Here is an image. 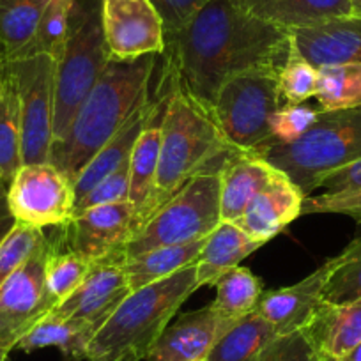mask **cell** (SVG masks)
<instances>
[{"label":"cell","instance_id":"49","mask_svg":"<svg viewBox=\"0 0 361 361\" xmlns=\"http://www.w3.org/2000/svg\"><path fill=\"white\" fill-rule=\"evenodd\" d=\"M199 361H207V360H199Z\"/></svg>","mask_w":361,"mask_h":361},{"label":"cell","instance_id":"39","mask_svg":"<svg viewBox=\"0 0 361 361\" xmlns=\"http://www.w3.org/2000/svg\"><path fill=\"white\" fill-rule=\"evenodd\" d=\"M124 200H130V161L99 180L94 188L75 204L73 213L89 209V207L124 202Z\"/></svg>","mask_w":361,"mask_h":361},{"label":"cell","instance_id":"14","mask_svg":"<svg viewBox=\"0 0 361 361\" xmlns=\"http://www.w3.org/2000/svg\"><path fill=\"white\" fill-rule=\"evenodd\" d=\"M130 294V282L123 262L106 257L92 262L82 286L51 308V312L59 317L85 322L98 331Z\"/></svg>","mask_w":361,"mask_h":361},{"label":"cell","instance_id":"27","mask_svg":"<svg viewBox=\"0 0 361 361\" xmlns=\"http://www.w3.org/2000/svg\"><path fill=\"white\" fill-rule=\"evenodd\" d=\"M279 336L271 322L257 310L231 326L209 350L207 361H257L262 350Z\"/></svg>","mask_w":361,"mask_h":361},{"label":"cell","instance_id":"1","mask_svg":"<svg viewBox=\"0 0 361 361\" xmlns=\"http://www.w3.org/2000/svg\"><path fill=\"white\" fill-rule=\"evenodd\" d=\"M290 30L255 18L231 0H209L185 27L165 34L169 82L211 110L218 90L241 73L282 68Z\"/></svg>","mask_w":361,"mask_h":361},{"label":"cell","instance_id":"35","mask_svg":"<svg viewBox=\"0 0 361 361\" xmlns=\"http://www.w3.org/2000/svg\"><path fill=\"white\" fill-rule=\"evenodd\" d=\"M47 238L44 231L15 224L11 232L0 243V287L30 259Z\"/></svg>","mask_w":361,"mask_h":361},{"label":"cell","instance_id":"41","mask_svg":"<svg viewBox=\"0 0 361 361\" xmlns=\"http://www.w3.org/2000/svg\"><path fill=\"white\" fill-rule=\"evenodd\" d=\"M158 11L165 34L185 27L209 0H149Z\"/></svg>","mask_w":361,"mask_h":361},{"label":"cell","instance_id":"12","mask_svg":"<svg viewBox=\"0 0 361 361\" xmlns=\"http://www.w3.org/2000/svg\"><path fill=\"white\" fill-rule=\"evenodd\" d=\"M54 235L59 246L83 257L90 264L123 250L135 231V207L130 200L89 207L73 213L71 220Z\"/></svg>","mask_w":361,"mask_h":361},{"label":"cell","instance_id":"34","mask_svg":"<svg viewBox=\"0 0 361 361\" xmlns=\"http://www.w3.org/2000/svg\"><path fill=\"white\" fill-rule=\"evenodd\" d=\"M317 68L300 55L290 41L289 54L279 73V90L287 105H301L315 96Z\"/></svg>","mask_w":361,"mask_h":361},{"label":"cell","instance_id":"19","mask_svg":"<svg viewBox=\"0 0 361 361\" xmlns=\"http://www.w3.org/2000/svg\"><path fill=\"white\" fill-rule=\"evenodd\" d=\"M276 169L252 151H238L220 170L221 221L238 224L253 199L273 179Z\"/></svg>","mask_w":361,"mask_h":361},{"label":"cell","instance_id":"48","mask_svg":"<svg viewBox=\"0 0 361 361\" xmlns=\"http://www.w3.org/2000/svg\"><path fill=\"white\" fill-rule=\"evenodd\" d=\"M8 356H9V350H6L0 347V361H8Z\"/></svg>","mask_w":361,"mask_h":361},{"label":"cell","instance_id":"2","mask_svg":"<svg viewBox=\"0 0 361 361\" xmlns=\"http://www.w3.org/2000/svg\"><path fill=\"white\" fill-rule=\"evenodd\" d=\"M159 55L110 59L76 110L68 133L51 145L50 163L71 183L126 121L151 99V82Z\"/></svg>","mask_w":361,"mask_h":361},{"label":"cell","instance_id":"31","mask_svg":"<svg viewBox=\"0 0 361 361\" xmlns=\"http://www.w3.org/2000/svg\"><path fill=\"white\" fill-rule=\"evenodd\" d=\"M315 99L319 109L345 110L361 106V66L340 64L317 68Z\"/></svg>","mask_w":361,"mask_h":361},{"label":"cell","instance_id":"32","mask_svg":"<svg viewBox=\"0 0 361 361\" xmlns=\"http://www.w3.org/2000/svg\"><path fill=\"white\" fill-rule=\"evenodd\" d=\"M50 241L51 250L47 260L44 279H47L48 294L55 305H59L82 286L92 264L69 250L61 248L54 235H50Z\"/></svg>","mask_w":361,"mask_h":361},{"label":"cell","instance_id":"17","mask_svg":"<svg viewBox=\"0 0 361 361\" xmlns=\"http://www.w3.org/2000/svg\"><path fill=\"white\" fill-rule=\"evenodd\" d=\"M290 41L315 68L361 66V16L347 15L290 30Z\"/></svg>","mask_w":361,"mask_h":361},{"label":"cell","instance_id":"36","mask_svg":"<svg viewBox=\"0 0 361 361\" xmlns=\"http://www.w3.org/2000/svg\"><path fill=\"white\" fill-rule=\"evenodd\" d=\"M340 257V266L324 290V300L329 303H345L361 298V238L350 241Z\"/></svg>","mask_w":361,"mask_h":361},{"label":"cell","instance_id":"28","mask_svg":"<svg viewBox=\"0 0 361 361\" xmlns=\"http://www.w3.org/2000/svg\"><path fill=\"white\" fill-rule=\"evenodd\" d=\"M48 4L50 0H0V44L8 61L25 54Z\"/></svg>","mask_w":361,"mask_h":361},{"label":"cell","instance_id":"37","mask_svg":"<svg viewBox=\"0 0 361 361\" xmlns=\"http://www.w3.org/2000/svg\"><path fill=\"white\" fill-rule=\"evenodd\" d=\"M321 109L301 103V105H287L283 103L271 119V138L267 142L273 144H290L298 140L301 135L310 130L317 119Z\"/></svg>","mask_w":361,"mask_h":361},{"label":"cell","instance_id":"10","mask_svg":"<svg viewBox=\"0 0 361 361\" xmlns=\"http://www.w3.org/2000/svg\"><path fill=\"white\" fill-rule=\"evenodd\" d=\"M6 200L16 224L39 231L68 224L76 202L73 183L51 163L20 166Z\"/></svg>","mask_w":361,"mask_h":361},{"label":"cell","instance_id":"18","mask_svg":"<svg viewBox=\"0 0 361 361\" xmlns=\"http://www.w3.org/2000/svg\"><path fill=\"white\" fill-rule=\"evenodd\" d=\"M305 193L276 169L273 179L250 202L235 225L255 241L266 245L301 216Z\"/></svg>","mask_w":361,"mask_h":361},{"label":"cell","instance_id":"21","mask_svg":"<svg viewBox=\"0 0 361 361\" xmlns=\"http://www.w3.org/2000/svg\"><path fill=\"white\" fill-rule=\"evenodd\" d=\"M308 335L324 361H340L361 342V298L345 303L324 301Z\"/></svg>","mask_w":361,"mask_h":361},{"label":"cell","instance_id":"25","mask_svg":"<svg viewBox=\"0 0 361 361\" xmlns=\"http://www.w3.org/2000/svg\"><path fill=\"white\" fill-rule=\"evenodd\" d=\"M206 239L207 238L185 243V245L161 246V248L149 250V252L123 260L131 293L163 279H169L185 267L193 266L200 257Z\"/></svg>","mask_w":361,"mask_h":361},{"label":"cell","instance_id":"3","mask_svg":"<svg viewBox=\"0 0 361 361\" xmlns=\"http://www.w3.org/2000/svg\"><path fill=\"white\" fill-rule=\"evenodd\" d=\"M234 152L238 149L225 140L213 112L185 89L169 83L158 173L145 221L190 179L199 173L221 170Z\"/></svg>","mask_w":361,"mask_h":361},{"label":"cell","instance_id":"15","mask_svg":"<svg viewBox=\"0 0 361 361\" xmlns=\"http://www.w3.org/2000/svg\"><path fill=\"white\" fill-rule=\"evenodd\" d=\"M342 257L336 255L294 286L267 290L262 294L255 310L273 324L279 336L310 328L315 315L324 303V290L329 279L340 266Z\"/></svg>","mask_w":361,"mask_h":361},{"label":"cell","instance_id":"43","mask_svg":"<svg viewBox=\"0 0 361 361\" xmlns=\"http://www.w3.org/2000/svg\"><path fill=\"white\" fill-rule=\"evenodd\" d=\"M15 218H13L11 211H9V206H8V200L0 199V243H2V239L6 238V235L11 232V228L15 227Z\"/></svg>","mask_w":361,"mask_h":361},{"label":"cell","instance_id":"44","mask_svg":"<svg viewBox=\"0 0 361 361\" xmlns=\"http://www.w3.org/2000/svg\"><path fill=\"white\" fill-rule=\"evenodd\" d=\"M6 66H8V59H6L4 50H2V44H0V92H2V87H4Z\"/></svg>","mask_w":361,"mask_h":361},{"label":"cell","instance_id":"23","mask_svg":"<svg viewBox=\"0 0 361 361\" xmlns=\"http://www.w3.org/2000/svg\"><path fill=\"white\" fill-rule=\"evenodd\" d=\"M255 18L294 30L350 15L349 0H231Z\"/></svg>","mask_w":361,"mask_h":361},{"label":"cell","instance_id":"38","mask_svg":"<svg viewBox=\"0 0 361 361\" xmlns=\"http://www.w3.org/2000/svg\"><path fill=\"white\" fill-rule=\"evenodd\" d=\"M257 361H324L307 329L276 336Z\"/></svg>","mask_w":361,"mask_h":361},{"label":"cell","instance_id":"7","mask_svg":"<svg viewBox=\"0 0 361 361\" xmlns=\"http://www.w3.org/2000/svg\"><path fill=\"white\" fill-rule=\"evenodd\" d=\"M220 224V170L199 173L133 232L116 260L123 262L149 250L199 241Z\"/></svg>","mask_w":361,"mask_h":361},{"label":"cell","instance_id":"16","mask_svg":"<svg viewBox=\"0 0 361 361\" xmlns=\"http://www.w3.org/2000/svg\"><path fill=\"white\" fill-rule=\"evenodd\" d=\"M234 322H228L213 305L186 312L170 322L149 353L147 361H199L206 360L216 340Z\"/></svg>","mask_w":361,"mask_h":361},{"label":"cell","instance_id":"47","mask_svg":"<svg viewBox=\"0 0 361 361\" xmlns=\"http://www.w3.org/2000/svg\"><path fill=\"white\" fill-rule=\"evenodd\" d=\"M6 193H8V185H6L4 180L0 179V199H4Z\"/></svg>","mask_w":361,"mask_h":361},{"label":"cell","instance_id":"46","mask_svg":"<svg viewBox=\"0 0 361 361\" xmlns=\"http://www.w3.org/2000/svg\"><path fill=\"white\" fill-rule=\"evenodd\" d=\"M350 15L361 16V0H349Z\"/></svg>","mask_w":361,"mask_h":361},{"label":"cell","instance_id":"13","mask_svg":"<svg viewBox=\"0 0 361 361\" xmlns=\"http://www.w3.org/2000/svg\"><path fill=\"white\" fill-rule=\"evenodd\" d=\"M106 47L112 59L161 55L165 29L149 0H99Z\"/></svg>","mask_w":361,"mask_h":361},{"label":"cell","instance_id":"5","mask_svg":"<svg viewBox=\"0 0 361 361\" xmlns=\"http://www.w3.org/2000/svg\"><path fill=\"white\" fill-rule=\"evenodd\" d=\"M252 152L286 173L305 197L312 195L322 177L361 158V106L321 110L310 130L298 140L266 142Z\"/></svg>","mask_w":361,"mask_h":361},{"label":"cell","instance_id":"4","mask_svg":"<svg viewBox=\"0 0 361 361\" xmlns=\"http://www.w3.org/2000/svg\"><path fill=\"white\" fill-rule=\"evenodd\" d=\"M199 289L193 266L133 290L92 336L89 361H144L161 333Z\"/></svg>","mask_w":361,"mask_h":361},{"label":"cell","instance_id":"42","mask_svg":"<svg viewBox=\"0 0 361 361\" xmlns=\"http://www.w3.org/2000/svg\"><path fill=\"white\" fill-rule=\"evenodd\" d=\"M319 188L324 190V193H343L361 190V158L322 177Z\"/></svg>","mask_w":361,"mask_h":361},{"label":"cell","instance_id":"40","mask_svg":"<svg viewBox=\"0 0 361 361\" xmlns=\"http://www.w3.org/2000/svg\"><path fill=\"white\" fill-rule=\"evenodd\" d=\"M303 214H345L361 224V190L307 195L301 206V216Z\"/></svg>","mask_w":361,"mask_h":361},{"label":"cell","instance_id":"8","mask_svg":"<svg viewBox=\"0 0 361 361\" xmlns=\"http://www.w3.org/2000/svg\"><path fill=\"white\" fill-rule=\"evenodd\" d=\"M280 68H260L228 80L211 112L225 140L238 151H253L271 138V119L283 105Z\"/></svg>","mask_w":361,"mask_h":361},{"label":"cell","instance_id":"20","mask_svg":"<svg viewBox=\"0 0 361 361\" xmlns=\"http://www.w3.org/2000/svg\"><path fill=\"white\" fill-rule=\"evenodd\" d=\"M166 94L156 99L154 110L145 123L130 159V202L135 207V231L147 216V207L154 192L161 147V121L165 114ZM133 231V232H135Z\"/></svg>","mask_w":361,"mask_h":361},{"label":"cell","instance_id":"26","mask_svg":"<svg viewBox=\"0 0 361 361\" xmlns=\"http://www.w3.org/2000/svg\"><path fill=\"white\" fill-rule=\"evenodd\" d=\"M94 335L96 329L92 326L59 317L50 310L20 340L16 349L32 353L44 347H57L64 354L66 361H82L87 360V349Z\"/></svg>","mask_w":361,"mask_h":361},{"label":"cell","instance_id":"33","mask_svg":"<svg viewBox=\"0 0 361 361\" xmlns=\"http://www.w3.org/2000/svg\"><path fill=\"white\" fill-rule=\"evenodd\" d=\"M73 0H50L44 9L41 22L37 25L36 36L22 57L44 54L50 55L55 62L61 61L64 54L66 41L69 32V13ZM20 57V59H22Z\"/></svg>","mask_w":361,"mask_h":361},{"label":"cell","instance_id":"6","mask_svg":"<svg viewBox=\"0 0 361 361\" xmlns=\"http://www.w3.org/2000/svg\"><path fill=\"white\" fill-rule=\"evenodd\" d=\"M110 59L103 32L102 2L73 0L68 41L57 62L54 144L66 137L76 110L103 75Z\"/></svg>","mask_w":361,"mask_h":361},{"label":"cell","instance_id":"24","mask_svg":"<svg viewBox=\"0 0 361 361\" xmlns=\"http://www.w3.org/2000/svg\"><path fill=\"white\" fill-rule=\"evenodd\" d=\"M264 246V243L250 238L241 227L231 221H221L206 239L200 257L195 262L197 286L214 287L218 280L239 266L241 260Z\"/></svg>","mask_w":361,"mask_h":361},{"label":"cell","instance_id":"11","mask_svg":"<svg viewBox=\"0 0 361 361\" xmlns=\"http://www.w3.org/2000/svg\"><path fill=\"white\" fill-rule=\"evenodd\" d=\"M50 235L30 259L0 287V347L11 353L20 340L51 310L55 301L47 290V260Z\"/></svg>","mask_w":361,"mask_h":361},{"label":"cell","instance_id":"30","mask_svg":"<svg viewBox=\"0 0 361 361\" xmlns=\"http://www.w3.org/2000/svg\"><path fill=\"white\" fill-rule=\"evenodd\" d=\"M216 298L211 305L228 322L252 314L262 298V282L248 267L235 266L216 282Z\"/></svg>","mask_w":361,"mask_h":361},{"label":"cell","instance_id":"29","mask_svg":"<svg viewBox=\"0 0 361 361\" xmlns=\"http://www.w3.org/2000/svg\"><path fill=\"white\" fill-rule=\"evenodd\" d=\"M22 161V119L15 80L6 66V78L0 92V179L11 183Z\"/></svg>","mask_w":361,"mask_h":361},{"label":"cell","instance_id":"22","mask_svg":"<svg viewBox=\"0 0 361 361\" xmlns=\"http://www.w3.org/2000/svg\"><path fill=\"white\" fill-rule=\"evenodd\" d=\"M154 105L156 99L154 102L149 99L145 105H142L140 109L126 121V124L114 135V138H110V140L96 152L94 158L83 166L82 172L76 176L75 183H73L76 202H78L80 199H83L90 190L94 188L99 180L105 179L106 176L116 172V170L119 169V166H123L124 163L130 161L135 144H137L138 137H140L147 119L151 117Z\"/></svg>","mask_w":361,"mask_h":361},{"label":"cell","instance_id":"45","mask_svg":"<svg viewBox=\"0 0 361 361\" xmlns=\"http://www.w3.org/2000/svg\"><path fill=\"white\" fill-rule=\"evenodd\" d=\"M340 361H361V342L357 343V345L354 347V349L350 350L345 357H342Z\"/></svg>","mask_w":361,"mask_h":361},{"label":"cell","instance_id":"9","mask_svg":"<svg viewBox=\"0 0 361 361\" xmlns=\"http://www.w3.org/2000/svg\"><path fill=\"white\" fill-rule=\"evenodd\" d=\"M8 68L20 99L23 165L50 163L57 62L50 55L37 54L8 61Z\"/></svg>","mask_w":361,"mask_h":361}]
</instances>
